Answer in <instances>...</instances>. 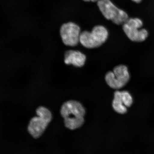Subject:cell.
<instances>
[{
    "instance_id": "obj_2",
    "label": "cell",
    "mask_w": 154,
    "mask_h": 154,
    "mask_svg": "<svg viewBox=\"0 0 154 154\" xmlns=\"http://www.w3.org/2000/svg\"><path fill=\"white\" fill-rule=\"evenodd\" d=\"M36 112L38 116L31 119L28 127L29 133L32 137L38 138L45 131L52 118V113L49 109L43 106L38 107Z\"/></svg>"
},
{
    "instance_id": "obj_7",
    "label": "cell",
    "mask_w": 154,
    "mask_h": 154,
    "mask_svg": "<svg viewBox=\"0 0 154 154\" xmlns=\"http://www.w3.org/2000/svg\"><path fill=\"white\" fill-rule=\"evenodd\" d=\"M80 29L78 25L72 22L63 24L61 27L60 34L65 45L74 47L80 42Z\"/></svg>"
},
{
    "instance_id": "obj_3",
    "label": "cell",
    "mask_w": 154,
    "mask_h": 154,
    "mask_svg": "<svg viewBox=\"0 0 154 154\" xmlns=\"http://www.w3.org/2000/svg\"><path fill=\"white\" fill-rule=\"evenodd\" d=\"M108 32L104 26L94 27L91 32L84 31L81 33L80 42L85 47L89 49L100 47L108 37Z\"/></svg>"
},
{
    "instance_id": "obj_8",
    "label": "cell",
    "mask_w": 154,
    "mask_h": 154,
    "mask_svg": "<svg viewBox=\"0 0 154 154\" xmlns=\"http://www.w3.org/2000/svg\"><path fill=\"white\" fill-rule=\"evenodd\" d=\"M133 103V99L128 91H117L114 93L112 105L114 110L117 113L124 114L128 111V108Z\"/></svg>"
},
{
    "instance_id": "obj_11",
    "label": "cell",
    "mask_w": 154,
    "mask_h": 154,
    "mask_svg": "<svg viewBox=\"0 0 154 154\" xmlns=\"http://www.w3.org/2000/svg\"><path fill=\"white\" fill-rule=\"evenodd\" d=\"M83 1L85 2H97L98 0H83Z\"/></svg>"
},
{
    "instance_id": "obj_6",
    "label": "cell",
    "mask_w": 154,
    "mask_h": 154,
    "mask_svg": "<svg viewBox=\"0 0 154 154\" xmlns=\"http://www.w3.org/2000/svg\"><path fill=\"white\" fill-rule=\"evenodd\" d=\"M105 80L108 85L115 89H119L128 84L130 79L128 68L124 65L116 66L112 72H107Z\"/></svg>"
},
{
    "instance_id": "obj_10",
    "label": "cell",
    "mask_w": 154,
    "mask_h": 154,
    "mask_svg": "<svg viewBox=\"0 0 154 154\" xmlns=\"http://www.w3.org/2000/svg\"><path fill=\"white\" fill-rule=\"evenodd\" d=\"M131 1L136 3H140L141 2L142 0H131Z\"/></svg>"
},
{
    "instance_id": "obj_9",
    "label": "cell",
    "mask_w": 154,
    "mask_h": 154,
    "mask_svg": "<svg viewBox=\"0 0 154 154\" xmlns=\"http://www.w3.org/2000/svg\"><path fill=\"white\" fill-rule=\"evenodd\" d=\"M86 60L85 55L79 51L69 50L65 54L64 62L67 65L81 67L84 65Z\"/></svg>"
},
{
    "instance_id": "obj_1",
    "label": "cell",
    "mask_w": 154,
    "mask_h": 154,
    "mask_svg": "<svg viewBox=\"0 0 154 154\" xmlns=\"http://www.w3.org/2000/svg\"><path fill=\"white\" fill-rule=\"evenodd\" d=\"M65 127L71 130L76 129L84 122L85 110L79 102L70 100L63 104L60 109Z\"/></svg>"
},
{
    "instance_id": "obj_4",
    "label": "cell",
    "mask_w": 154,
    "mask_h": 154,
    "mask_svg": "<svg viewBox=\"0 0 154 154\" xmlns=\"http://www.w3.org/2000/svg\"><path fill=\"white\" fill-rule=\"evenodd\" d=\"M97 2L98 6L103 16L115 24L123 25L129 18L126 11L118 8L110 0H98Z\"/></svg>"
},
{
    "instance_id": "obj_5",
    "label": "cell",
    "mask_w": 154,
    "mask_h": 154,
    "mask_svg": "<svg viewBox=\"0 0 154 154\" xmlns=\"http://www.w3.org/2000/svg\"><path fill=\"white\" fill-rule=\"evenodd\" d=\"M143 24V21L139 18H129L123 24V30L132 41L141 42L147 39L149 36L148 31L145 29L142 28Z\"/></svg>"
}]
</instances>
